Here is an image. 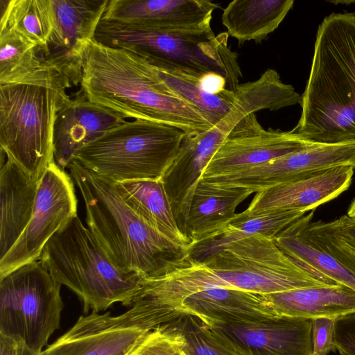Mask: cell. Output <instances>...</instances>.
<instances>
[{
  "label": "cell",
  "mask_w": 355,
  "mask_h": 355,
  "mask_svg": "<svg viewBox=\"0 0 355 355\" xmlns=\"http://www.w3.org/2000/svg\"><path fill=\"white\" fill-rule=\"evenodd\" d=\"M80 90L92 102L126 118L167 124L186 134L214 125L171 92L154 67L130 51L89 41L82 53Z\"/></svg>",
  "instance_id": "cell-1"
},
{
  "label": "cell",
  "mask_w": 355,
  "mask_h": 355,
  "mask_svg": "<svg viewBox=\"0 0 355 355\" xmlns=\"http://www.w3.org/2000/svg\"><path fill=\"white\" fill-rule=\"evenodd\" d=\"M300 105L293 132L320 143L355 140V12L319 25Z\"/></svg>",
  "instance_id": "cell-2"
},
{
  "label": "cell",
  "mask_w": 355,
  "mask_h": 355,
  "mask_svg": "<svg viewBox=\"0 0 355 355\" xmlns=\"http://www.w3.org/2000/svg\"><path fill=\"white\" fill-rule=\"evenodd\" d=\"M67 168L84 200L87 227L118 268L153 278L171 272L187 259L188 248L137 215L115 183L93 175L75 159Z\"/></svg>",
  "instance_id": "cell-3"
},
{
  "label": "cell",
  "mask_w": 355,
  "mask_h": 355,
  "mask_svg": "<svg viewBox=\"0 0 355 355\" xmlns=\"http://www.w3.org/2000/svg\"><path fill=\"white\" fill-rule=\"evenodd\" d=\"M72 86L46 60L35 71L0 84L1 151L35 181L54 161L55 116Z\"/></svg>",
  "instance_id": "cell-4"
},
{
  "label": "cell",
  "mask_w": 355,
  "mask_h": 355,
  "mask_svg": "<svg viewBox=\"0 0 355 355\" xmlns=\"http://www.w3.org/2000/svg\"><path fill=\"white\" fill-rule=\"evenodd\" d=\"M40 261L78 297L85 314L100 313L116 302L131 306L145 278L118 268L78 216L50 239Z\"/></svg>",
  "instance_id": "cell-5"
},
{
  "label": "cell",
  "mask_w": 355,
  "mask_h": 355,
  "mask_svg": "<svg viewBox=\"0 0 355 355\" xmlns=\"http://www.w3.org/2000/svg\"><path fill=\"white\" fill-rule=\"evenodd\" d=\"M227 32H169L137 24L101 19L94 40L147 59L162 60L191 73H216L234 91L242 77L238 55L227 44Z\"/></svg>",
  "instance_id": "cell-6"
},
{
  "label": "cell",
  "mask_w": 355,
  "mask_h": 355,
  "mask_svg": "<svg viewBox=\"0 0 355 355\" xmlns=\"http://www.w3.org/2000/svg\"><path fill=\"white\" fill-rule=\"evenodd\" d=\"M186 135L162 123L126 121L81 148L73 159L114 183L161 180Z\"/></svg>",
  "instance_id": "cell-7"
},
{
  "label": "cell",
  "mask_w": 355,
  "mask_h": 355,
  "mask_svg": "<svg viewBox=\"0 0 355 355\" xmlns=\"http://www.w3.org/2000/svg\"><path fill=\"white\" fill-rule=\"evenodd\" d=\"M204 263L223 288L262 295L293 289L338 285L291 259L274 239L261 234L227 245Z\"/></svg>",
  "instance_id": "cell-8"
},
{
  "label": "cell",
  "mask_w": 355,
  "mask_h": 355,
  "mask_svg": "<svg viewBox=\"0 0 355 355\" xmlns=\"http://www.w3.org/2000/svg\"><path fill=\"white\" fill-rule=\"evenodd\" d=\"M59 284L39 260L0 279V334L40 353L60 327Z\"/></svg>",
  "instance_id": "cell-9"
},
{
  "label": "cell",
  "mask_w": 355,
  "mask_h": 355,
  "mask_svg": "<svg viewBox=\"0 0 355 355\" xmlns=\"http://www.w3.org/2000/svg\"><path fill=\"white\" fill-rule=\"evenodd\" d=\"M73 180L53 161L42 178L31 218L0 259V279L17 268L39 261L50 239L78 216Z\"/></svg>",
  "instance_id": "cell-10"
},
{
  "label": "cell",
  "mask_w": 355,
  "mask_h": 355,
  "mask_svg": "<svg viewBox=\"0 0 355 355\" xmlns=\"http://www.w3.org/2000/svg\"><path fill=\"white\" fill-rule=\"evenodd\" d=\"M314 142L292 130H266L255 113H252L229 131L201 179L241 171L302 150Z\"/></svg>",
  "instance_id": "cell-11"
},
{
  "label": "cell",
  "mask_w": 355,
  "mask_h": 355,
  "mask_svg": "<svg viewBox=\"0 0 355 355\" xmlns=\"http://www.w3.org/2000/svg\"><path fill=\"white\" fill-rule=\"evenodd\" d=\"M314 211L278 234L275 243L301 266L355 291V253L338 239L329 222H313Z\"/></svg>",
  "instance_id": "cell-12"
},
{
  "label": "cell",
  "mask_w": 355,
  "mask_h": 355,
  "mask_svg": "<svg viewBox=\"0 0 355 355\" xmlns=\"http://www.w3.org/2000/svg\"><path fill=\"white\" fill-rule=\"evenodd\" d=\"M109 0H51L53 25L45 60L67 76L73 85H80L82 53L94 39Z\"/></svg>",
  "instance_id": "cell-13"
},
{
  "label": "cell",
  "mask_w": 355,
  "mask_h": 355,
  "mask_svg": "<svg viewBox=\"0 0 355 355\" xmlns=\"http://www.w3.org/2000/svg\"><path fill=\"white\" fill-rule=\"evenodd\" d=\"M233 127V123L223 118L209 130L187 134L161 178L177 225L184 236L197 186L214 154Z\"/></svg>",
  "instance_id": "cell-14"
},
{
  "label": "cell",
  "mask_w": 355,
  "mask_h": 355,
  "mask_svg": "<svg viewBox=\"0 0 355 355\" xmlns=\"http://www.w3.org/2000/svg\"><path fill=\"white\" fill-rule=\"evenodd\" d=\"M311 322L277 316L248 323L206 324L244 355H313Z\"/></svg>",
  "instance_id": "cell-15"
},
{
  "label": "cell",
  "mask_w": 355,
  "mask_h": 355,
  "mask_svg": "<svg viewBox=\"0 0 355 355\" xmlns=\"http://www.w3.org/2000/svg\"><path fill=\"white\" fill-rule=\"evenodd\" d=\"M148 331L134 323L127 312H91L40 355H126Z\"/></svg>",
  "instance_id": "cell-16"
},
{
  "label": "cell",
  "mask_w": 355,
  "mask_h": 355,
  "mask_svg": "<svg viewBox=\"0 0 355 355\" xmlns=\"http://www.w3.org/2000/svg\"><path fill=\"white\" fill-rule=\"evenodd\" d=\"M210 0H109L102 19L169 32L211 30L214 10Z\"/></svg>",
  "instance_id": "cell-17"
},
{
  "label": "cell",
  "mask_w": 355,
  "mask_h": 355,
  "mask_svg": "<svg viewBox=\"0 0 355 355\" xmlns=\"http://www.w3.org/2000/svg\"><path fill=\"white\" fill-rule=\"evenodd\" d=\"M125 119L123 114L90 101L80 89L73 98L69 96L64 101L56 114L54 162L64 170L78 150Z\"/></svg>",
  "instance_id": "cell-18"
},
{
  "label": "cell",
  "mask_w": 355,
  "mask_h": 355,
  "mask_svg": "<svg viewBox=\"0 0 355 355\" xmlns=\"http://www.w3.org/2000/svg\"><path fill=\"white\" fill-rule=\"evenodd\" d=\"M354 168L339 166L304 174L256 193L248 212L300 210L306 213L335 199L351 185Z\"/></svg>",
  "instance_id": "cell-19"
},
{
  "label": "cell",
  "mask_w": 355,
  "mask_h": 355,
  "mask_svg": "<svg viewBox=\"0 0 355 355\" xmlns=\"http://www.w3.org/2000/svg\"><path fill=\"white\" fill-rule=\"evenodd\" d=\"M184 314L195 315L207 324L248 323L277 317L265 295L219 287L186 297L171 320Z\"/></svg>",
  "instance_id": "cell-20"
},
{
  "label": "cell",
  "mask_w": 355,
  "mask_h": 355,
  "mask_svg": "<svg viewBox=\"0 0 355 355\" xmlns=\"http://www.w3.org/2000/svg\"><path fill=\"white\" fill-rule=\"evenodd\" d=\"M40 182L33 180L11 159H1L0 259L15 245L28 224Z\"/></svg>",
  "instance_id": "cell-21"
},
{
  "label": "cell",
  "mask_w": 355,
  "mask_h": 355,
  "mask_svg": "<svg viewBox=\"0 0 355 355\" xmlns=\"http://www.w3.org/2000/svg\"><path fill=\"white\" fill-rule=\"evenodd\" d=\"M300 210H272L236 214L221 228L202 241L188 247L187 259L204 263L227 245L244 237L261 234L275 238L282 231L305 215Z\"/></svg>",
  "instance_id": "cell-22"
},
{
  "label": "cell",
  "mask_w": 355,
  "mask_h": 355,
  "mask_svg": "<svg viewBox=\"0 0 355 355\" xmlns=\"http://www.w3.org/2000/svg\"><path fill=\"white\" fill-rule=\"evenodd\" d=\"M277 316L336 318L355 312V291L338 284L265 295Z\"/></svg>",
  "instance_id": "cell-23"
},
{
  "label": "cell",
  "mask_w": 355,
  "mask_h": 355,
  "mask_svg": "<svg viewBox=\"0 0 355 355\" xmlns=\"http://www.w3.org/2000/svg\"><path fill=\"white\" fill-rule=\"evenodd\" d=\"M251 194L244 187L220 186L201 179L191 200L187 223L185 236L190 245L228 223L236 215L238 205Z\"/></svg>",
  "instance_id": "cell-24"
},
{
  "label": "cell",
  "mask_w": 355,
  "mask_h": 355,
  "mask_svg": "<svg viewBox=\"0 0 355 355\" xmlns=\"http://www.w3.org/2000/svg\"><path fill=\"white\" fill-rule=\"evenodd\" d=\"M293 0H234L223 9L221 21L239 46L261 44L274 32L293 8Z\"/></svg>",
  "instance_id": "cell-25"
},
{
  "label": "cell",
  "mask_w": 355,
  "mask_h": 355,
  "mask_svg": "<svg viewBox=\"0 0 355 355\" xmlns=\"http://www.w3.org/2000/svg\"><path fill=\"white\" fill-rule=\"evenodd\" d=\"M129 207L148 224L176 243L187 248L189 239L175 221L161 180H140L115 183Z\"/></svg>",
  "instance_id": "cell-26"
},
{
  "label": "cell",
  "mask_w": 355,
  "mask_h": 355,
  "mask_svg": "<svg viewBox=\"0 0 355 355\" xmlns=\"http://www.w3.org/2000/svg\"><path fill=\"white\" fill-rule=\"evenodd\" d=\"M146 59L171 92L199 110L214 125L229 112L235 99V90L209 94L200 86L199 79L202 75L191 73L162 60Z\"/></svg>",
  "instance_id": "cell-27"
},
{
  "label": "cell",
  "mask_w": 355,
  "mask_h": 355,
  "mask_svg": "<svg viewBox=\"0 0 355 355\" xmlns=\"http://www.w3.org/2000/svg\"><path fill=\"white\" fill-rule=\"evenodd\" d=\"M0 28L12 29L44 52L53 30L51 0H0Z\"/></svg>",
  "instance_id": "cell-28"
},
{
  "label": "cell",
  "mask_w": 355,
  "mask_h": 355,
  "mask_svg": "<svg viewBox=\"0 0 355 355\" xmlns=\"http://www.w3.org/2000/svg\"><path fill=\"white\" fill-rule=\"evenodd\" d=\"M45 60L40 46L12 29L0 28V84L35 71Z\"/></svg>",
  "instance_id": "cell-29"
},
{
  "label": "cell",
  "mask_w": 355,
  "mask_h": 355,
  "mask_svg": "<svg viewBox=\"0 0 355 355\" xmlns=\"http://www.w3.org/2000/svg\"><path fill=\"white\" fill-rule=\"evenodd\" d=\"M157 327L178 336L189 355H244L195 315H182Z\"/></svg>",
  "instance_id": "cell-30"
},
{
  "label": "cell",
  "mask_w": 355,
  "mask_h": 355,
  "mask_svg": "<svg viewBox=\"0 0 355 355\" xmlns=\"http://www.w3.org/2000/svg\"><path fill=\"white\" fill-rule=\"evenodd\" d=\"M126 355H189L175 334L157 327L149 331Z\"/></svg>",
  "instance_id": "cell-31"
},
{
  "label": "cell",
  "mask_w": 355,
  "mask_h": 355,
  "mask_svg": "<svg viewBox=\"0 0 355 355\" xmlns=\"http://www.w3.org/2000/svg\"><path fill=\"white\" fill-rule=\"evenodd\" d=\"M334 320L331 318L311 319V339L313 355H327L334 352Z\"/></svg>",
  "instance_id": "cell-32"
},
{
  "label": "cell",
  "mask_w": 355,
  "mask_h": 355,
  "mask_svg": "<svg viewBox=\"0 0 355 355\" xmlns=\"http://www.w3.org/2000/svg\"><path fill=\"white\" fill-rule=\"evenodd\" d=\"M334 340L339 355H355V312L335 318Z\"/></svg>",
  "instance_id": "cell-33"
},
{
  "label": "cell",
  "mask_w": 355,
  "mask_h": 355,
  "mask_svg": "<svg viewBox=\"0 0 355 355\" xmlns=\"http://www.w3.org/2000/svg\"><path fill=\"white\" fill-rule=\"evenodd\" d=\"M329 223L338 239L355 253V218L344 215Z\"/></svg>",
  "instance_id": "cell-34"
},
{
  "label": "cell",
  "mask_w": 355,
  "mask_h": 355,
  "mask_svg": "<svg viewBox=\"0 0 355 355\" xmlns=\"http://www.w3.org/2000/svg\"><path fill=\"white\" fill-rule=\"evenodd\" d=\"M199 80L202 89L211 94H219L229 89L226 79L218 73H205Z\"/></svg>",
  "instance_id": "cell-35"
},
{
  "label": "cell",
  "mask_w": 355,
  "mask_h": 355,
  "mask_svg": "<svg viewBox=\"0 0 355 355\" xmlns=\"http://www.w3.org/2000/svg\"><path fill=\"white\" fill-rule=\"evenodd\" d=\"M17 342L0 334V355H17Z\"/></svg>",
  "instance_id": "cell-36"
},
{
  "label": "cell",
  "mask_w": 355,
  "mask_h": 355,
  "mask_svg": "<svg viewBox=\"0 0 355 355\" xmlns=\"http://www.w3.org/2000/svg\"><path fill=\"white\" fill-rule=\"evenodd\" d=\"M17 355H40V353L35 352L31 350L21 342H19V341H17Z\"/></svg>",
  "instance_id": "cell-37"
},
{
  "label": "cell",
  "mask_w": 355,
  "mask_h": 355,
  "mask_svg": "<svg viewBox=\"0 0 355 355\" xmlns=\"http://www.w3.org/2000/svg\"><path fill=\"white\" fill-rule=\"evenodd\" d=\"M346 215L349 218H355V198L352 200Z\"/></svg>",
  "instance_id": "cell-38"
}]
</instances>
